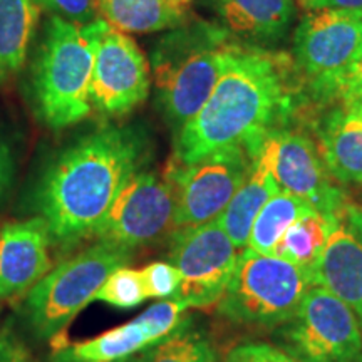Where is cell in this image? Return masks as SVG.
Here are the masks:
<instances>
[{"mask_svg":"<svg viewBox=\"0 0 362 362\" xmlns=\"http://www.w3.org/2000/svg\"><path fill=\"white\" fill-rule=\"evenodd\" d=\"M296 64L282 54L226 42L218 83L192 121L176 133L175 161L192 163L221 148L257 155L270 131L293 111Z\"/></svg>","mask_w":362,"mask_h":362,"instance_id":"cell-1","label":"cell"},{"mask_svg":"<svg viewBox=\"0 0 362 362\" xmlns=\"http://www.w3.org/2000/svg\"><path fill=\"white\" fill-rule=\"evenodd\" d=\"M146 158L144 136L117 126L94 131L62 151L35 192V205L52 243L67 250L93 237Z\"/></svg>","mask_w":362,"mask_h":362,"instance_id":"cell-2","label":"cell"},{"mask_svg":"<svg viewBox=\"0 0 362 362\" xmlns=\"http://www.w3.org/2000/svg\"><path fill=\"white\" fill-rule=\"evenodd\" d=\"M98 19L76 25L52 16L34 64V96L40 119L61 129L89 115Z\"/></svg>","mask_w":362,"mask_h":362,"instance_id":"cell-3","label":"cell"},{"mask_svg":"<svg viewBox=\"0 0 362 362\" xmlns=\"http://www.w3.org/2000/svg\"><path fill=\"white\" fill-rule=\"evenodd\" d=\"M226 30L210 24L178 25L151 56L158 101L176 133L202 110L218 83Z\"/></svg>","mask_w":362,"mask_h":362,"instance_id":"cell-4","label":"cell"},{"mask_svg":"<svg viewBox=\"0 0 362 362\" xmlns=\"http://www.w3.org/2000/svg\"><path fill=\"white\" fill-rule=\"evenodd\" d=\"M310 287V277L297 265L245 248L220 298L218 312L248 327L284 325L297 314Z\"/></svg>","mask_w":362,"mask_h":362,"instance_id":"cell-5","label":"cell"},{"mask_svg":"<svg viewBox=\"0 0 362 362\" xmlns=\"http://www.w3.org/2000/svg\"><path fill=\"white\" fill-rule=\"evenodd\" d=\"M131 252L98 242L49 272L24 300V314L40 341L56 339L89 304L107 277L128 264Z\"/></svg>","mask_w":362,"mask_h":362,"instance_id":"cell-6","label":"cell"},{"mask_svg":"<svg viewBox=\"0 0 362 362\" xmlns=\"http://www.w3.org/2000/svg\"><path fill=\"white\" fill-rule=\"evenodd\" d=\"M253 160L247 146H230L192 163L171 161L165 180L173 189L176 228L218 220L250 175Z\"/></svg>","mask_w":362,"mask_h":362,"instance_id":"cell-7","label":"cell"},{"mask_svg":"<svg viewBox=\"0 0 362 362\" xmlns=\"http://www.w3.org/2000/svg\"><path fill=\"white\" fill-rule=\"evenodd\" d=\"M287 352L304 362H362V332L354 312L322 285L305 293L297 314L280 325Z\"/></svg>","mask_w":362,"mask_h":362,"instance_id":"cell-8","label":"cell"},{"mask_svg":"<svg viewBox=\"0 0 362 362\" xmlns=\"http://www.w3.org/2000/svg\"><path fill=\"white\" fill-rule=\"evenodd\" d=\"M237 252L218 220L176 228L170 245V262L181 275L176 298L198 309L218 304L237 267Z\"/></svg>","mask_w":362,"mask_h":362,"instance_id":"cell-9","label":"cell"},{"mask_svg":"<svg viewBox=\"0 0 362 362\" xmlns=\"http://www.w3.org/2000/svg\"><path fill=\"white\" fill-rule=\"evenodd\" d=\"M175 214V197L168 181L139 171L117 194L93 237L133 252L173 233Z\"/></svg>","mask_w":362,"mask_h":362,"instance_id":"cell-10","label":"cell"},{"mask_svg":"<svg viewBox=\"0 0 362 362\" xmlns=\"http://www.w3.org/2000/svg\"><path fill=\"white\" fill-rule=\"evenodd\" d=\"M362 45V8H322L297 27L293 59L319 94L346 69Z\"/></svg>","mask_w":362,"mask_h":362,"instance_id":"cell-11","label":"cell"},{"mask_svg":"<svg viewBox=\"0 0 362 362\" xmlns=\"http://www.w3.org/2000/svg\"><path fill=\"white\" fill-rule=\"evenodd\" d=\"M149 67L129 35L98 19L90 106L106 116H123L148 98Z\"/></svg>","mask_w":362,"mask_h":362,"instance_id":"cell-12","label":"cell"},{"mask_svg":"<svg viewBox=\"0 0 362 362\" xmlns=\"http://www.w3.org/2000/svg\"><path fill=\"white\" fill-rule=\"evenodd\" d=\"M264 146L280 188L304 200L319 214L337 220L349 200L336 187L319 148L309 136L279 128L267 134Z\"/></svg>","mask_w":362,"mask_h":362,"instance_id":"cell-13","label":"cell"},{"mask_svg":"<svg viewBox=\"0 0 362 362\" xmlns=\"http://www.w3.org/2000/svg\"><path fill=\"white\" fill-rule=\"evenodd\" d=\"M188 309L180 298L160 300L128 324L83 342L62 344L49 362H128L178 329Z\"/></svg>","mask_w":362,"mask_h":362,"instance_id":"cell-14","label":"cell"},{"mask_svg":"<svg viewBox=\"0 0 362 362\" xmlns=\"http://www.w3.org/2000/svg\"><path fill=\"white\" fill-rule=\"evenodd\" d=\"M322 285L354 312L362 332V208L347 203L339 214L315 272Z\"/></svg>","mask_w":362,"mask_h":362,"instance_id":"cell-15","label":"cell"},{"mask_svg":"<svg viewBox=\"0 0 362 362\" xmlns=\"http://www.w3.org/2000/svg\"><path fill=\"white\" fill-rule=\"evenodd\" d=\"M51 235L37 216L0 230V298L29 292L52 270Z\"/></svg>","mask_w":362,"mask_h":362,"instance_id":"cell-16","label":"cell"},{"mask_svg":"<svg viewBox=\"0 0 362 362\" xmlns=\"http://www.w3.org/2000/svg\"><path fill=\"white\" fill-rule=\"evenodd\" d=\"M322 161L332 178L362 185V121L346 107L325 115L315 128Z\"/></svg>","mask_w":362,"mask_h":362,"instance_id":"cell-17","label":"cell"},{"mask_svg":"<svg viewBox=\"0 0 362 362\" xmlns=\"http://www.w3.org/2000/svg\"><path fill=\"white\" fill-rule=\"evenodd\" d=\"M279 192H282V188L272 171L269 151L262 143L253 160L250 175L233 194L232 202L218 218L220 226L232 238L233 245L238 250L248 245V237L257 215L260 214L265 203Z\"/></svg>","mask_w":362,"mask_h":362,"instance_id":"cell-18","label":"cell"},{"mask_svg":"<svg viewBox=\"0 0 362 362\" xmlns=\"http://www.w3.org/2000/svg\"><path fill=\"white\" fill-rule=\"evenodd\" d=\"M216 11L233 34L259 42H275L293 19L292 0H216Z\"/></svg>","mask_w":362,"mask_h":362,"instance_id":"cell-19","label":"cell"},{"mask_svg":"<svg viewBox=\"0 0 362 362\" xmlns=\"http://www.w3.org/2000/svg\"><path fill=\"white\" fill-rule=\"evenodd\" d=\"M94 4L103 21L124 34L178 27L187 12V6L176 0H94Z\"/></svg>","mask_w":362,"mask_h":362,"instance_id":"cell-20","label":"cell"},{"mask_svg":"<svg viewBox=\"0 0 362 362\" xmlns=\"http://www.w3.org/2000/svg\"><path fill=\"white\" fill-rule=\"evenodd\" d=\"M37 21L34 0H0V84L24 66Z\"/></svg>","mask_w":362,"mask_h":362,"instance_id":"cell-21","label":"cell"},{"mask_svg":"<svg viewBox=\"0 0 362 362\" xmlns=\"http://www.w3.org/2000/svg\"><path fill=\"white\" fill-rule=\"evenodd\" d=\"M334 218H329L319 211L312 210L300 216L280 238L272 255L297 265L309 275L315 285V272L322 260L329 237L336 226Z\"/></svg>","mask_w":362,"mask_h":362,"instance_id":"cell-22","label":"cell"},{"mask_svg":"<svg viewBox=\"0 0 362 362\" xmlns=\"http://www.w3.org/2000/svg\"><path fill=\"white\" fill-rule=\"evenodd\" d=\"M314 208L307 205L304 200L282 189V192L274 194L262 208L260 214L257 215L247 247L259 253L272 255L285 232L300 216L307 215Z\"/></svg>","mask_w":362,"mask_h":362,"instance_id":"cell-23","label":"cell"},{"mask_svg":"<svg viewBox=\"0 0 362 362\" xmlns=\"http://www.w3.org/2000/svg\"><path fill=\"white\" fill-rule=\"evenodd\" d=\"M138 362H216V354L205 334L185 319L175 332L144 351Z\"/></svg>","mask_w":362,"mask_h":362,"instance_id":"cell-24","label":"cell"},{"mask_svg":"<svg viewBox=\"0 0 362 362\" xmlns=\"http://www.w3.org/2000/svg\"><path fill=\"white\" fill-rule=\"evenodd\" d=\"M149 298L141 270L119 267L107 277L99 288L96 300L106 302L117 309H134Z\"/></svg>","mask_w":362,"mask_h":362,"instance_id":"cell-25","label":"cell"},{"mask_svg":"<svg viewBox=\"0 0 362 362\" xmlns=\"http://www.w3.org/2000/svg\"><path fill=\"white\" fill-rule=\"evenodd\" d=\"M149 297L170 300L180 292L181 275L176 267L168 262H153L141 270Z\"/></svg>","mask_w":362,"mask_h":362,"instance_id":"cell-26","label":"cell"},{"mask_svg":"<svg viewBox=\"0 0 362 362\" xmlns=\"http://www.w3.org/2000/svg\"><path fill=\"white\" fill-rule=\"evenodd\" d=\"M362 96V45L341 74L320 93L322 99H341L344 104Z\"/></svg>","mask_w":362,"mask_h":362,"instance_id":"cell-27","label":"cell"},{"mask_svg":"<svg viewBox=\"0 0 362 362\" xmlns=\"http://www.w3.org/2000/svg\"><path fill=\"white\" fill-rule=\"evenodd\" d=\"M226 362H304L291 352L279 349L269 342H243L226 356Z\"/></svg>","mask_w":362,"mask_h":362,"instance_id":"cell-28","label":"cell"},{"mask_svg":"<svg viewBox=\"0 0 362 362\" xmlns=\"http://www.w3.org/2000/svg\"><path fill=\"white\" fill-rule=\"evenodd\" d=\"M39 7L52 12L61 19L76 25H88L96 21L98 11L94 0H34Z\"/></svg>","mask_w":362,"mask_h":362,"instance_id":"cell-29","label":"cell"},{"mask_svg":"<svg viewBox=\"0 0 362 362\" xmlns=\"http://www.w3.org/2000/svg\"><path fill=\"white\" fill-rule=\"evenodd\" d=\"M0 362H34L11 330L0 327Z\"/></svg>","mask_w":362,"mask_h":362,"instance_id":"cell-30","label":"cell"},{"mask_svg":"<svg viewBox=\"0 0 362 362\" xmlns=\"http://www.w3.org/2000/svg\"><path fill=\"white\" fill-rule=\"evenodd\" d=\"M13 163H12V153L8 144L0 138V200L6 194L8 185L12 180Z\"/></svg>","mask_w":362,"mask_h":362,"instance_id":"cell-31","label":"cell"},{"mask_svg":"<svg viewBox=\"0 0 362 362\" xmlns=\"http://www.w3.org/2000/svg\"><path fill=\"white\" fill-rule=\"evenodd\" d=\"M305 11H322V8H362V0H298Z\"/></svg>","mask_w":362,"mask_h":362,"instance_id":"cell-32","label":"cell"},{"mask_svg":"<svg viewBox=\"0 0 362 362\" xmlns=\"http://www.w3.org/2000/svg\"><path fill=\"white\" fill-rule=\"evenodd\" d=\"M344 106H346L347 111L352 112V115L357 116V117H359V119L362 121V96L354 99V101L344 104Z\"/></svg>","mask_w":362,"mask_h":362,"instance_id":"cell-33","label":"cell"},{"mask_svg":"<svg viewBox=\"0 0 362 362\" xmlns=\"http://www.w3.org/2000/svg\"><path fill=\"white\" fill-rule=\"evenodd\" d=\"M176 2H180V4H185V6H187V4L189 2V0H176Z\"/></svg>","mask_w":362,"mask_h":362,"instance_id":"cell-34","label":"cell"}]
</instances>
